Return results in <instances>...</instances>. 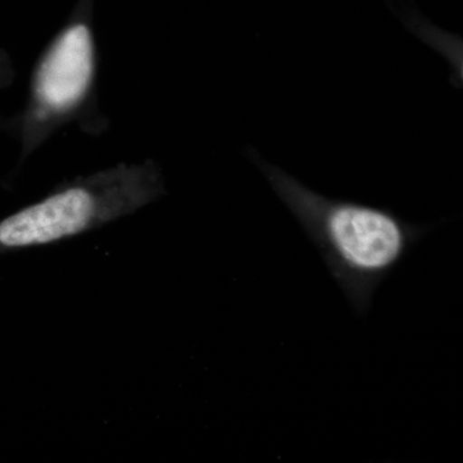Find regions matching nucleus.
<instances>
[{
    "label": "nucleus",
    "instance_id": "nucleus-1",
    "mask_svg": "<svg viewBox=\"0 0 463 463\" xmlns=\"http://www.w3.org/2000/svg\"><path fill=\"white\" fill-rule=\"evenodd\" d=\"M254 161L321 251L356 316L364 318L381 283L430 227L408 223L388 209L323 196L263 158Z\"/></svg>",
    "mask_w": 463,
    "mask_h": 463
},
{
    "label": "nucleus",
    "instance_id": "nucleus-3",
    "mask_svg": "<svg viewBox=\"0 0 463 463\" xmlns=\"http://www.w3.org/2000/svg\"><path fill=\"white\" fill-rule=\"evenodd\" d=\"M93 23L94 0H78L65 25L36 61L20 118L24 157L66 125L79 124L93 136L108 129L97 103L99 51Z\"/></svg>",
    "mask_w": 463,
    "mask_h": 463
},
{
    "label": "nucleus",
    "instance_id": "nucleus-2",
    "mask_svg": "<svg viewBox=\"0 0 463 463\" xmlns=\"http://www.w3.org/2000/svg\"><path fill=\"white\" fill-rule=\"evenodd\" d=\"M166 194L156 161L121 163L56 185L0 222V250L52 245L132 215Z\"/></svg>",
    "mask_w": 463,
    "mask_h": 463
}]
</instances>
